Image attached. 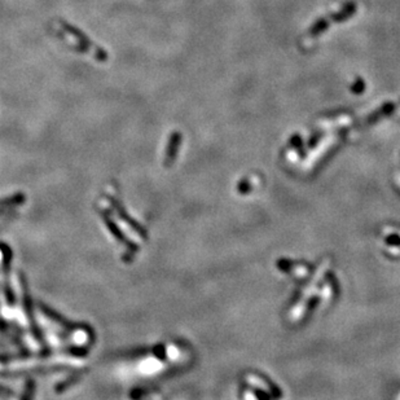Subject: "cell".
Listing matches in <instances>:
<instances>
[{
  "label": "cell",
  "mask_w": 400,
  "mask_h": 400,
  "mask_svg": "<svg viewBox=\"0 0 400 400\" xmlns=\"http://www.w3.org/2000/svg\"><path fill=\"white\" fill-rule=\"evenodd\" d=\"M58 24H60V26H61V28L77 41V48H78L79 51L92 55L99 62L108 61V53L104 51L103 48H100L99 45H96L82 30H79V29L76 28L74 25L69 24L66 21H58Z\"/></svg>",
  "instance_id": "6da1fadb"
},
{
  "label": "cell",
  "mask_w": 400,
  "mask_h": 400,
  "mask_svg": "<svg viewBox=\"0 0 400 400\" xmlns=\"http://www.w3.org/2000/svg\"><path fill=\"white\" fill-rule=\"evenodd\" d=\"M179 143H180V136L179 133H174L170 139V143H168L167 147V154H166V163H170L175 158V154H176V151H178Z\"/></svg>",
  "instance_id": "7a4b0ae2"
}]
</instances>
